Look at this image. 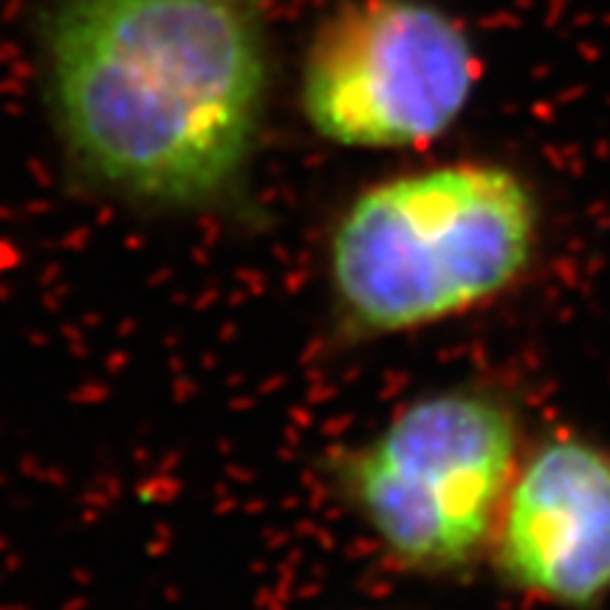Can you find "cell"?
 <instances>
[{"label": "cell", "mask_w": 610, "mask_h": 610, "mask_svg": "<svg viewBox=\"0 0 610 610\" xmlns=\"http://www.w3.org/2000/svg\"><path fill=\"white\" fill-rule=\"evenodd\" d=\"M37 32L48 111L85 182L159 209L241 184L269 102L254 0H46Z\"/></svg>", "instance_id": "6da1fadb"}, {"label": "cell", "mask_w": 610, "mask_h": 610, "mask_svg": "<svg viewBox=\"0 0 610 610\" xmlns=\"http://www.w3.org/2000/svg\"><path fill=\"white\" fill-rule=\"evenodd\" d=\"M537 235V198L506 164L399 173L339 215L328 243L334 303L359 337L447 323L518 286Z\"/></svg>", "instance_id": "7a4b0ae2"}, {"label": "cell", "mask_w": 610, "mask_h": 610, "mask_svg": "<svg viewBox=\"0 0 610 610\" xmlns=\"http://www.w3.org/2000/svg\"><path fill=\"white\" fill-rule=\"evenodd\" d=\"M520 438L518 410L494 390H433L339 455V492L399 568L455 577L492 554Z\"/></svg>", "instance_id": "3957f363"}, {"label": "cell", "mask_w": 610, "mask_h": 610, "mask_svg": "<svg viewBox=\"0 0 610 610\" xmlns=\"http://www.w3.org/2000/svg\"><path fill=\"white\" fill-rule=\"evenodd\" d=\"M478 77L472 34L433 0H345L308 43L299 105L325 142L416 150L458 124Z\"/></svg>", "instance_id": "277c9868"}, {"label": "cell", "mask_w": 610, "mask_h": 610, "mask_svg": "<svg viewBox=\"0 0 610 610\" xmlns=\"http://www.w3.org/2000/svg\"><path fill=\"white\" fill-rule=\"evenodd\" d=\"M492 554L520 593L597 610L610 597V449L563 435L523 455Z\"/></svg>", "instance_id": "5b68a950"}]
</instances>
